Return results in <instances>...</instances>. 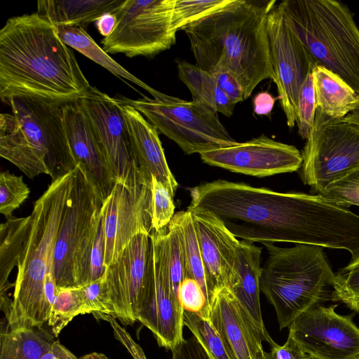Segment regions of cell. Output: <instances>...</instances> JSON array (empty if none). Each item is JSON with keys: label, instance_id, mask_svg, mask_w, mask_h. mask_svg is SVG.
<instances>
[{"label": "cell", "instance_id": "6da1fadb", "mask_svg": "<svg viewBox=\"0 0 359 359\" xmlns=\"http://www.w3.org/2000/svg\"><path fill=\"white\" fill-rule=\"evenodd\" d=\"M187 209L207 210L236 238L346 250L359 256V215L319 194L218 180L189 188Z\"/></svg>", "mask_w": 359, "mask_h": 359}, {"label": "cell", "instance_id": "7a4b0ae2", "mask_svg": "<svg viewBox=\"0 0 359 359\" xmlns=\"http://www.w3.org/2000/svg\"><path fill=\"white\" fill-rule=\"evenodd\" d=\"M89 83L55 25L38 12L9 18L0 31V97L31 95L67 102Z\"/></svg>", "mask_w": 359, "mask_h": 359}, {"label": "cell", "instance_id": "3957f363", "mask_svg": "<svg viewBox=\"0 0 359 359\" xmlns=\"http://www.w3.org/2000/svg\"><path fill=\"white\" fill-rule=\"evenodd\" d=\"M276 0H233L184 27L196 65L208 72H227L247 99L263 80L273 79L267 18Z\"/></svg>", "mask_w": 359, "mask_h": 359}, {"label": "cell", "instance_id": "277c9868", "mask_svg": "<svg viewBox=\"0 0 359 359\" xmlns=\"http://www.w3.org/2000/svg\"><path fill=\"white\" fill-rule=\"evenodd\" d=\"M4 103L11 113L0 114V156L31 179L52 180L77 166L62 121L60 102L31 95H13Z\"/></svg>", "mask_w": 359, "mask_h": 359}, {"label": "cell", "instance_id": "5b68a950", "mask_svg": "<svg viewBox=\"0 0 359 359\" xmlns=\"http://www.w3.org/2000/svg\"><path fill=\"white\" fill-rule=\"evenodd\" d=\"M73 171L52 180L29 215V232L17 266L13 297L6 317L8 330L41 327L48 322L44 283L46 275L53 272L55 245Z\"/></svg>", "mask_w": 359, "mask_h": 359}, {"label": "cell", "instance_id": "8992f818", "mask_svg": "<svg viewBox=\"0 0 359 359\" xmlns=\"http://www.w3.org/2000/svg\"><path fill=\"white\" fill-rule=\"evenodd\" d=\"M262 244L268 257L262 268L260 291L273 306L280 330L304 311L331 301L335 273L323 247Z\"/></svg>", "mask_w": 359, "mask_h": 359}, {"label": "cell", "instance_id": "52a82bcc", "mask_svg": "<svg viewBox=\"0 0 359 359\" xmlns=\"http://www.w3.org/2000/svg\"><path fill=\"white\" fill-rule=\"evenodd\" d=\"M278 8L317 62L359 95V27L336 0H285Z\"/></svg>", "mask_w": 359, "mask_h": 359}, {"label": "cell", "instance_id": "ba28073f", "mask_svg": "<svg viewBox=\"0 0 359 359\" xmlns=\"http://www.w3.org/2000/svg\"><path fill=\"white\" fill-rule=\"evenodd\" d=\"M104 203L76 167L55 245L53 273L57 287L88 283L90 255Z\"/></svg>", "mask_w": 359, "mask_h": 359}, {"label": "cell", "instance_id": "9c48e42d", "mask_svg": "<svg viewBox=\"0 0 359 359\" xmlns=\"http://www.w3.org/2000/svg\"><path fill=\"white\" fill-rule=\"evenodd\" d=\"M151 95L154 99L121 97L117 100L140 111L185 154H200L238 142L222 125L217 113L204 104L186 101L155 89Z\"/></svg>", "mask_w": 359, "mask_h": 359}, {"label": "cell", "instance_id": "30bf717a", "mask_svg": "<svg viewBox=\"0 0 359 359\" xmlns=\"http://www.w3.org/2000/svg\"><path fill=\"white\" fill-rule=\"evenodd\" d=\"M302 156L299 177L319 194L359 168V125L330 117L317 107Z\"/></svg>", "mask_w": 359, "mask_h": 359}, {"label": "cell", "instance_id": "8fae6325", "mask_svg": "<svg viewBox=\"0 0 359 359\" xmlns=\"http://www.w3.org/2000/svg\"><path fill=\"white\" fill-rule=\"evenodd\" d=\"M175 0H125L116 10V25L101 43L107 53L128 57L154 56L176 42L172 27Z\"/></svg>", "mask_w": 359, "mask_h": 359}, {"label": "cell", "instance_id": "7c38bea8", "mask_svg": "<svg viewBox=\"0 0 359 359\" xmlns=\"http://www.w3.org/2000/svg\"><path fill=\"white\" fill-rule=\"evenodd\" d=\"M153 274L151 233H137L104 273L110 316L124 325L138 321Z\"/></svg>", "mask_w": 359, "mask_h": 359}, {"label": "cell", "instance_id": "4fadbf2b", "mask_svg": "<svg viewBox=\"0 0 359 359\" xmlns=\"http://www.w3.org/2000/svg\"><path fill=\"white\" fill-rule=\"evenodd\" d=\"M266 27L272 80L277 87L287 125L293 128L300 88L318 62L292 30L278 6L269 13Z\"/></svg>", "mask_w": 359, "mask_h": 359}, {"label": "cell", "instance_id": "5bb4252c", "mask_svg": "<svg viewBox=\"0 0 359 359\" xmlns=\"http://www.w3.org/2000/svg\"><path fill=\"white\" fill-rule=\"evenodd\" d=\"M79 100L116 182L127 184L147 180L136 163L121 102L94 86Z\"/></svg>", "mask_w": 359, "mask_h": 359}, {"label": "cell", "instance_id": "9a60e30c", "mask_svg": "<svg viewBox=\"0 0 359 359\" xmlns=\"http://www.w3.org/2000/svg\"><path fill=\"white\" fill-rule=\"evenodd\" d=\"M168 226L151 233L154 274L138 321L152 332L159 346L172 350L184 339V309L170 279Z\"/></svg>", "mask_w": 359, "mask_h": 359}, {"label": "cell", "instance_id": "2e32d148", "mask_svg": "<svg viewBox=\"0 0 359 359\" xmlns=\"http://www.w3.org/2000/svg\"><path fill=\"white\" fill-rule=\"evenodd\" d=\"M337 306L317 304L288 327V335L311 357L359 359V327L353 320L355 313L339 314L335 311Z\"/></svg>", "mask_w": 359, "mask_h": 359}, {"label": "cell", "instance_id": "e0dca14e", "mask_svg": "<svg viewBox=\"0 0 359 359\" xmlns=\"http://www.w3.org/2000/svg\"><path fill=\"white\" fill-rule=\"evenodd\" d=\"M151 182H116L104 203V266L114 263L137 233L153 231Z\"/></svg>", "mask_w": 359, "mask_h": 359}, {"label": "cell", "instance_id": "ac0fdd59", "mask_svg": "<svg viewBox=\"0 0 359 359\" xmlns=\"http://www.w3.org/2000/svg\"><path fill=\"white\" fill-rule=\"evenodd\" d=\"M199 155L210 165L258 177L295 172L302 163V153L294 146L265 135L205 151Z\"/></svg>", "mask_w": 359, "mask_h": 359}, {"label": "cell", "instance_id": "d6986e66", "mask_svg": "<svg viewBox=\"0 0 359 359\" xmlns=\"http://www.w3.org/2000/svg\"><path fill=\"white\" fill-rule=\"evenodd\" d=\"M62 121L76 166L105 202L116 177L79 100L62 104Z\"/></svg>", "mask_w": 359, "mask_h": 359}, {"label": "cell", "instance_id": "ffe728a7", "mask_svg": "<svg viewBox=\"0 0 359 359\" xmlns=\"http://www.w3.org/2000/svg\"><path fill=\"white\" fill-rule=\"evenodd\" d=\"M187 210L192 215L208 283L215 297L236 277L235 260L240 241L211 212Z\"/></svg>", "mask_w": 359, "mask_h": 359}, {"label": "cell", "instance_id": "44dd1931", "mask_svg": "<svg viewBox=\"0 0 359 359\" xmlns=\"http://www.w3.org/2000/svg\"><path fill=\"white\" fill-rule=\"evenodd\" d=\"M209 320L236 359H260L265 355L264 337L228 287L215 294Z\"/></svg>", "mask_w": 359, "mask_h": 359}, {"label": "cell", "instance_id": "7402d4cb", "mask_svg": "<svg viewBox=\"0 0 359 359\" xmlns=\"http://www.w3.org/2000/svg\"><path fill=\"white\" fill-rule=\"evenodd\" d=\"M121 104L140 174L149 182L151 181V176L155 177L173 197L178 183L168 165L157 128L133 107Z\"/></svg>", "mask_w": 359, "mask_h": 359}, {"label": "cell", "instance_id": "603a6c76", "mask_svg": "<svg viewBox=\"0 0 359 359\" xmlns=\"http://www.w3.org/2000/svg\"><path fill=\"white\" fill-rule=\"evenodd\" d=\"M262 250L253 243L240 241L235 260L236 277L227 287L244 307L264 341L273 339L265 327L261 311L260 277Z\"/></svg>", "mask_w": 359, "mask_h": 359}, {"label": "cell", "instance_id": "cb8c5ba5", "mask_svg": "<svg viewBox=\"0 0 359 359\" xmlns=\"http://www.w3.org/2000/svg\"><path fill=\"white\" fill-rule=\"evenodd\" d=\"M125 0H43L37 1L38 13L55 26L71 25L86 30L106 13H114Z\"/></svg>", "mask_w": 359, "mask_h": 359}, {"label": "cell", "instance_id": "d4e9b609", "mask_svg": "<svg viewBox=\"0 0 359 359\" xmlns=\"http://www.w3.org/2000/svg\"><path fill=\"white\" fill-rule=\"evenodd\" d=\"M318 108L327 116L341 118L359 103V95L339 76L320 63L311 71Z\"/></svg>", "mask_w": 359, "mask_h": 359}, {"label": "cell", "instance_id": "484cf974", "mask_svg": "<svg viewBox=\"0 0 359 359\" xmlns=\"http://www.w3.org/2000/svg\"><path fill=\"white\" fill-rule=\"evenodd\" d=\"M29 216L8 219L0 226V296L1 309L8 314L12 300L7 296L14 283L8 281L12 269L18 266L29 232Z\"/></svg>", "mask_w": 359, "mask_h": 359}, {"label": "cell", "instance_id": "4316f807", "mask_svg": "<svg viewBox=\"0 0 359 359\" xmlns=\"http://www.w3.org/2000/svg\"><path fill=\"white\" fill-rule=\"evenodd\" d=\"M177 68L179 78L189 89L193 101L203 103L226 116L233 114L235 104L218 86L212 73L184 60L178 61Z\"/></svg>", "mask_w": 359, "mask_h": 359}, {"label": "cell", "instance_id": "83f0119b", "mask_svg": "<svg viewBox=\"0 0 359 359\" xmlns=\"http://www.w3.org/2000/svg\"><path fill=\"white\" fill-rule=\"evenodd\" d=\"M55 337L44 325L1 330L0 359H40L50 349Z\"/></svg>", "mask_w": 359, "mask_h": 359}, {"label": "cell", "instance_id": "f1b7e54d", "mask_svg": "<svg viewBox=\"0 0 359 359\" xmlns=\"http://www.w3.org/2000/svg\"><path fill=\"white\" fill-rule=\"evenodd\" d=\"M55 27L59 37L68 46L80 52L116 76L122 77L134 83L149 93L152 91L151 87L135 77L112 59L82 27L71 25H56Z\"/></svg>", "mask_w": 359, "mask_h": 359}, {"label": "cell", "instance_id": "f546056e", "mask_svg": "<svg viewBox=\"0 0 359 359\" xmlns=\"http://www.w3.org/2000/svg\"><path fill=\"white\" fill-rule=\"evenodd\" d=\"M171 221L175 224L181 240L187 278L198 282L210 308L214 297L208 283L191 212L187 209L179 211L175 213Z\"/></svg>", "mask_w": 359, "mask_h": 359}, {"label": "cell", "instance_id": "4dcf8cb0", "mask_svg": "<svg viewBox=\"0 0 359 359\" xmlns=\"http://www.w3.org/2000/svg\"><path fill=\"white\" fill-rule=\"evenodd\" d=\"M84 310L79 287H57L47 322L51 332L57 337L61 331Z\"/></svg>", "mask_w": 359, "mask_h": 359}, {"label": "cell", "instance_id": "1f68e13d", "mask_svg": "<svg viewBox=\"0 0 359 359\" xmlns=\"http://www.w3.org/2000/svg\"><path fill=\"white\" fill-rule=\"evenodd\" d=\"M184 324L201 343L210 359H236L209 318L184 311Z\"/></svg>", "mask_w": 359, "mask_h": 359}, {"label": "cell", "instance_id": "d6a6232c", "mask_svg": "<svg viewBox=\"0 0 359 359\" xmlns=\"http://www.w3.org/2000/svg\"><path fill=\"white\" fill-rule=\"evenodd\" d=\"M331 301L359 314V256L335 273Z\"/></svg>", "mask_w": 359, "mask_h": 359}, {"label": "cell", "instance_id": "836d02e7", "mask_svg": "<svg viewBox=\"0 0 359 359\" xmlns=\"http://www.w3.org/2000/svg\"><path fill=\"white\" fill-rule=\"evenodd\" d=\"M233 0H175L172 15V27L177 32L229 4Z\"/></svg>", "mask_w": 359, "mask_h": 359}, {"label": "cell", "instance_id": "e575fe53", "mask_svg": "<svg viewBox=\"0 0 359 359\" xmlns=\"http://www.w3.org/2000/svg\"><path fill=\"white\" fill-rule=\"evenodd\" d=\"M29 189L22 176L8 170L0 174V212L8 219L28 198Z\"/></svg>", "mask_w": 359, "mask_h": 359}, {"label": "cell", "instance_id": "d590c367", "mask_svg": "<svg viewBox=\"0 0 359 359\" xmlns=\"http://www.w3.org/2000/svg\"><path fill=\"white\" fill-rule=\"evenodd\" d=\"M151 224L154 231L166 227L175 215L172 196L168 189L155 177L151 182Z\"/></svg>", "mask_w": 359, "mask_h": 359}, {"label": "cell", "instance_id": "8d00e7d4", "mask_svg": "<svg viewBox=\"0 0 359 359\" xmlns=\"http://www.w3.org/2000/svg\"><path fill=\"white\" fill-rule=\"evenodd\" d=\"M317 107L313 76L310 73L300 88L298 99L296 123L298 134L304 140H306L312 129Z\"/></svg>", "mask_w": 359, "mask_h": 359}, {"label": "cell", "instance_id": "74e56055", "mask_svg": "<svg viewBox=\"0 0 359 359\" xmlns=\"http://www.w3.org/2000/svg\"><path fill=\"white\" fill-rule=\"evenodd\" d=\"M168 266L171 286L179 299V289L187 278V270L181 240L177 230L172 221L168 226ZM180 300V299H179Z\"/></svg>", "mask_w": 359, "mask_h": 359}, {"label": "cell", "instance_id": "f35d334b", "mask_svg": "<svg viewBox=\"0 0 359 359\" xmlns=\"http://www.w3.org/2000/svg\"><path fill=\"white\" fill-rule=\"evenodd\" d=\"M319 195L347 207L359 206V168L332 183Z\"/></svg>", "mask_w": 359, "mask_h": 359}, {"label": "cell", "instance_id": "ab89813d", "mask_svg": "<svg viewBox=\"0 0 359 359\" xmlns=\"http://www.w3.org/2000/svg\"><path fill=\"white\" fill-rule=\"evenodd\" d=\"M84 314L104 313L111 315L109 302L105 287L104 274L97 280L79 286Z\"/></svg>", "mask_w": 359, "mask_h": 359}, {"label": "cell", "instance_id": "60d3db41", "mask_svg": "<svg viewBox=\"0 0 359 359\" xmlns=\"http://www.w3.org/2000/svg\"><path fill=\"white\" fill-rule=\"evenodd\" d=\"M179 299L184 311L196 313L209 318L210 308L201 287L194 279H184L179 289Z\"/></svg>", "mask_w": 359, "mask_h": 359}, {"label": "cell", "instance_id": "b9f144b4", "mask_svg": "<svg viewBox=\"0 0 359 359\" xmlns=\"http://www.w3.org/2000/svg\"><path fill=\"white\" fill-rule=\"evenodd\" d=\"M104 256L105 235L103 211L90 255L88 283L99 279L104 274L107 269L104 266Z\"/></svg>", "mask_w": 359, "mask_h": 359}, {"label": "cell", "instance_id": "7bdbcfd3", "mask_svg": "<svg viewBox=\"0 0 359 359\" xmlns=\"http://www.w3.org/2000/svg\"><path fill=\"white\" fill-rule=\"evenodd\" d=\"M269 344L270 352L266 353L268 359H309L311 357L304 352L297 341L289 335L283 346L277 344L273 340Z\"/></svg>", "mask_w": 359, "mask_h": 359}, {"label": "cell", "instance_id": "ee69618b", "mask_svg": "<svg viewBox=\"0 0 359 359\" xmlns=\"http://www.w3.org/2000/svg\"><path fill=\"white\" fill-rule=\"evenodd\" d=\"M170 359H210L206 351L197 339L192 336L171 350Z\"/></svg>", "mask_w": 359, "mask_h": 359}, {"label": "cell", "instance_id": "f6af8a7d", "mask_svg": "<svg viewBox=\"0 0 359 359\" xmlns=\"http://www.w3.org/2000/svg\"><path fill=\"white\" fill-rule=\"evenodd\" d=\"M211 73L214 75L218 86L233 104L245 100L243 90L233 76L222 72Z\"/></svg>", "mask_w": 359, "mask_h": 359}, {"label": "cell", "instance_id": "bcb514c9", "mask_svg": "<svg viewBox=\"0 0 359 359\" xmlns=\"http://www.w3.org/2000/svg\"><path fill=\"white\" fill-rule=\"evenodd\" d=\"M276 99L266 91L257 93L253 98L254 112L257 115H269L274 106Z\"/></svg>", "mask_w": 359, "mask_h": 359}, {"label": "cell", "instance_id": "7dc6e473", "mask_svg": "<svg viewBox=\"0 0 359 359\" xmlns=\"http://www.w3.org/2000/svg\"><path fill=\"white\" fill-rule=\"evenodd\" d=\"M40 359H78L67 348L55 340L50 349Z\"/></svg>", "mask_w": 359, "mask_h": 359}, {"label": "cell", "instance_id": "c3c4849f", "mask_svg": "<svg viewBox=\"0 0 359 359\" xmlns=\"http://www.w3.org/2000/svg\"><path fill=\"white\" fill-rule=\"evenodd\" d=\"M95 25L100 34L107 37L116 27V17L114 13H106L96 20Z\"/></svg>", "mask_w": 359, "mask_h": 359}, {"label": "cell", "instance_id": "681fc988", "mask_svg": "<svg viewBox=\"0 0 359 359\" xmlns=\"http://www.w3.org/2000/svg\"><path fill=\"white\" fill-rule=\"evenodd\" d=\"M343 118L347 122L359 125V103L353 111L348 113Z\"/></svg>", "mask_w": 359, "mask_h": 359}, {"label": "cell", "instance_id": "f907efd6", "mask_svg": "<svg viewBox=\"0 0 359 359\" xmlns=\"http://www.w3.org/2000/svg\"><path fill=\"white\" fill-rule=\"evenodd\" d=\"M78 359H109V358L108 357H107L103 353L93 352V353L86 354Z\"/></svg>", "mask_w": 359, "mask_h": 359}, {"label": "cell", "instance_id": "816d5d0a", "mask_svg": "<svg viewBox=\"0 0 359 359\" xmlns=\"http://www.w3.org/2000/svg\"><path fill=\"white\" fill-rule=\"evenodd\" d=\"M260 359H268V358H267V356H266V353H265V355H264L263 358H260Z\"/></svg>", "mask_w": 359, "mask_h": 359}, {"label": "cell", "instance_id": "f5cc1de1", "mask_svg": "<svg viewBox=\"0 0 359 359\" xmlns=\"http://www.w3.org/2000/svg\"><path fill=\"white\" fill-rule=\"evenodd\" d=\"M309 359H317V358H313V357H310Z\"/></svg>", "mask_w": 359, "mask_h": 359}]
</instances>
